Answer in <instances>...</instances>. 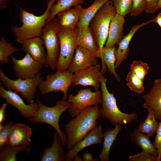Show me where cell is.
Here are the masks:
<instances>
[{"mask_svg":"<svg viewBox=\"0 0 161 161\" xmlns=\"http://www.w3.org/2000/svg\"><path fill=\"white\" fill-rule=\"evenodd\" d=\"M100 109L98 105L88 107L65 124V134L68 150L84 138L97 126V120L100 117Z\"/></svg>","mask_w":161,"mask_h":161,"instance_id":"cell-1","label":"cell"},{"mask_svg":"<svg viewBox=\"0 0 161 161\" xmlns=\"http://www.w3.org/2000/svg\"><path fill=\"white\" fill-rule=\"evenodd\" d=\"M56 0H50L47 2V7L41 15L37 16L20 7L19 20L22 25L20 27L12 26L11 31L16 37V40L22 44L26 40L36 37H41L42 31L45 26L52 5Z\"/></svg>","mask_w":161,"mask_h":161,"instance_id":"cell-2","label":"cell"},{"mask_svg":"<svg viewBox=\"0 0 161 161\" xmlns=\"http://www.w3.org/2000/svg\"><path fill=\"white\" fill-rule=\"evenodd\" d=\"M107 81V79L103 77L100 81L102 108L100 109V117L107 120L114 126L118 124L131 123L137 119V114L135 112L127 114L120 111L117 106L114 92L111 93L108 91Z\"/></svg>","mask_w":161,"mask_h":161,"instance_id":"cell-3","label":"cell"},{"mask_svg":"<svg viewBox=\"0 0 161 161\" xmlns=\"http://www.w3.org/2000/svg\"><path fill=\"white\" fill-rule=\"evenodd\" d=\"M36 102L39 106V109L29 120L34 124L45 123L52 126L60 136L62 145L66 146L67 139L65 134L60 128L59 122L61 116L70 107L71 104L66 100L62 99L57 101L54 106L48 107L42 103L38 97Z\"/></svg>","mask_w":161,"mask_h":161,"instance_id":"cell-4","label":"cell"},{"mask_svg":"<svg viewBox=\"0 0 161 161\" xmlns=\"http://www.w3.org/2000/svg\"><path fill=\"white\" fill-rule=\"evenodd\" d=\"M116 13L112 1L109 0L101 6L89 23V26L94 34L99 49L104 47L108 38L111 20Z\"/></svg>","mask_w":161,"mask_h":161,"instance_id":"cell-5","label":"cell"},{"mask_svg":"<svg viewBox=\"0 0 161 161\" xmlns=\"http://www.w3.org/2000/svg\"><path fill=\"white\" fill-rule=\"evenodd\" d=\"M57 34L60 42V52L56 68L57 70L65 71L68 70L78 46L77 27L71 29L59 27Z\"/></svg>","mask_w":161,"mask_h":161,"instance_id":"cell-6","label":"cell"},{"mask_svg":"<svg viewBox=\"0 0 161 161\" xmlns=\"http://www.w3.org/2000/svg\"><path fill=\"white\" fill-rule=\"evenodd\" d=\"M59 28L57 18L55 17L46 23L42 30L41 37L47 50L46 65L53 70L56 68L60 52V42L57 34Z\"/></svg>","mask_w":161,"mask_h":161,"instance_id":"cell-7","label":"cell"},{"mask_svg":"<svg viewBox=\"0 0 161 161\" xmlns=\"http://www.w3.org/2000/svg\"><path fill=\"white\" fill-rule=\"evenodd\" d=\"M73 72L67 70H57L55 73L47 75L46 79L42 80L38 85L40 93L45 95L53 91H61L64 93L62 99L66 100L69 88L72 85Z\"/></svg>","mask_w":161,"mask_h":161,"instance_id":"cell-8","label":"cell"},{"mask_svg":"<svg viewBox=\"0 0 161 161\" xmlns=\"http://www.w3.org/2000/svg\"><path fill=\"white\" fill-rule=\"evenodd\" d=\"M43 72L40 73L35 77L30 79L18 78L11 79L7 76L0 69V80L3 85L9 90L20 93L24 97L29 103L34 102L33 99L36 88L42 80Z\"/></svg>","mask_w":161,"mask_h":161,"instance_id":"cell-9","label":"cell"},{"mask_svg":"<svg viewBox=\"0 0 161 161\" xmlns=\"http://www.w3.org/2000/svg\"><path fill=\"white\" fill-rule=\"evenodd\" d=\"M101 92L98 90L92 92L91 88L82 89L75 95L70 94L67 101L71 104L68 109L69 114L72 117L79 114L85 108L100 103Z\"/></svg>","mask_w":161,"mask_h":161,"instance_id":"cell-10","label":"cell"},{"mask_svg":"<svg viewBox=\"0 0 161 161\" xmlns=\"http://www.w3.org/2000/svg\"><path fill=\"white\" fill-rule=\"evenodd\" d=\"M11 58L13 64V69L18 78L22 79L33 78L40 73L43 63L34 59L28 53L21 59L14 56Z\"/></svg>","mask_w":161,"mask_h":161,"instance_id":"cell-11","label":"cell"},{"mask_svg":"<svg viewBox=\"0 0 161 161\" xmlns=\"http://www.w3.org/2000/svg\"><path fill=\"white\" fill-rule=\"evenodd\" d=\"M0 96L6 103L15 108L24 117L28 119L34 115L39 109L36 102L27 104L18 93L12 90L5 89L2 82L0 83Z\"/></svg>","mask_w":161,"mask_h":161,"instance_id":"cell-12","label":"cell"},{"mask_svg":"<svg viewBox=\"0 0 161 161\" xmlns=\"http://www.w3.org/2000/svg\"><path fill=\"white\" fill-rule=\"evenodd\" d=\"M98 64L77 71L73 73L72 85L93 86L95 91L98 90L103 73Z\"/></svg>","mask_w":161,"mask_h":161,"instance_id":"cell-13","label":"cell"},{"mask_svg":"<svg viewBox=\"0 0 161 161\" xmlns=\"http://www.w3.org/2000/svg\"><path fill=\"white\" fill-rule=\"evenodd\" d=\"M103 140L102 126L99 125L93 129L86 136L78 142L65 154V160L71 161L78 153L84 148L94 144H100Z\"/></svg>","mask_w":161,"mask_h":161,"instance_id":"cell-14","label":"cell"},{"mask_svg":"<svg viewBox=\"0 0 161 161\" xmlns=\"http://www.w3.org/2000/svg\"><path fill=\"white\" fill-rule=\"evenodd\" d=\"M97 58L89 50L78 46L68 70L74 73L79 70L97 65L98 63Z\"/></svg>","mask_w":161,"mask_h":161,"instance_id":"cell-15","label":"cell"},{"mask_svg":"<svg viewBox=\"0 0 161 161\" xmlns=\"http://www.w3.org/2000/svg\"><path fill=\"white\" fill-rule=\"evenodd\" d=\"M144 108L151 109L154 112L157 119L161 120V82L156 80L149 92L143 96Z\"/></svg>","mask_w":161,"mask_h":161,"instance_id":"cell-16","label":"cell"},{"mask_svg":"<svg viewBox=\"0 0 161 161\" xmlns=\"http://www.w3.org/2000/svg\"><path fill=\"white\" fill-rule=\"evenodd\" d=\"M125 17L117 13L112 19L105 47H115L116 45L118 44L123 38L124 36L123 30Z\"/></svg>","mask_w":161,"mask_h":161,"instance_id":"cell-17","label":"cell"},{"mask_svg":"<svg viewBox=\"0 0 161 161\" xmlns=\"http://www.w3.org/2000/svg\"><path fill=\"white\" fill-rule=\"evenodd\" d=\"M21 44L22 51L29 53L35 60L46 65L47 54L43 47V40L41 37L28 39Z\"/></svg>","mask_w":161,"mask_h":161,"instance_id":"cell-18","label":"cell"},{"mask_svg":"<svg viewBox=\"0 0 161 161\" xmlns=\"http://www.w3.org/2000/svg\"><path fill=\"white\" fill-rule=\"evenodd\" d=\"M32 132L31 128L25 124L20 123L14 124L10 135L8 145H29Z\"/></svg>","mask_w":161,"mask_h":161,"instance_id":"cell-19","label":"cell"},{"mask_svg":"<svg viewBox=\"0 0 161 161\" xmlns=\"http://www.w3.org/2000/svg\"><path fill=\"white\" fill-rule=\"evenodd\" d=\"M153 22V20L133 26L128 33L124 36L118 44V47L116 49L115 68H117L120 64L128 57L129 52V44L133 37L137 31L141 27Z\"/></svg>","mask_w":161,"mask_h":161,"instance_id":"cell-20","label":"cell"},{"mask_svg":"<svg viewBox=\"0 0 161 161\" xmlns=\"http://www.w3.org/2000/svg\"><path fill=\"white\" fill-rule=\"evenodd\" d=\"M60 136L56 131L53 134V141L50 147H45L41 157V161H65V154Z\"/></svg>","mask_w":161,"mask_h":161,"instance_id":"cell-21","label":"cell"},{"mask_svg":"<svg viewBox=\"0 0 161 161\" xmlns=\"http://www.w3.org/2000/svg\"><path fill=\"white\" fill-rule=\"evenodd\" d=\"M82 9V7L78 5L58 13L57 19L59 27L76 28L79 20Z\"/></svg>","mask_w":161,"mask_h":161,"instance_id":"cell-22","label":"cell"},{"mask_svg":"<svg viewBox=\"0 0 161 161\" xmlns=\"http://www.w3.org/2000/svg\"><path fill=\"white\" fill-rule=\"evenodd\" d=\"M77 45L85 48L94 54L99 48L94 34L89 27H77Z\"/></svg>","mask_w":161,"mask_h":161,"instance_id":"cell-23","label":"cell"},{"mask_svg":"<svg viewBox=\"0 0 161 161\" xmlns=\"http://www.w3.org/2000/svg\"><path fill=\"white\" fill-rule=\"evenodd\" d=\"M115 47L111 48L103 47L102 49L98 48L94 55L97 58H100L103 64L106 65L108 72L113 74L118 81H121L120 78L115 71V65L116 57Z\"/></svg>","mask_w":161,"mask_h":161,"instance_id":"cell-24","label":"cell"},{"mask_svg":"<svg viewBox=\"0 0 161 161\" xmlns=\"http://www.w3.org/2000/svg\"><path fill=\"white\" fill-rule=\"evenodd\" d=\"M113 129H108L103 132V145L102 149L99 155L101 161H109V152L111 147L120 133L122 125L118 124Z\"/></svg>","mask_w":161,"mask_h":161,"instance_id":"cell-25","label":"cell"},{"mask_svg":"<svg viewBox=\"0 0 161 161\" xmlns=\"http://www.w3.org/2000/svg\"><path fill=\"white\" fill-rule=\"evenodd\" d=\"M150 137L147 134L140 132L137 129L134 130L130 135L131 140L137 147L141 148L142 151L157 157V150L151 143Z\"/></svg>","mask_w":161,"mask_h":161,"instance_id":"cell-26","label":"cell"},{"mask_svg":"<svg viewBox=\"0 0 161 161\" xmlns=\"http://www.w3.org/2000/svg\"><path fill=\"white\" fill-rule=\"evenodd\" d=\"M109 0H94L89 7L81 9L77 28L89 27V23L95 14L106 2Z\"/></svg>","mask_w":161,"mask_h":161,"instance_id":"cell-27","label":"cell"},{"mask_svg":"<svg viewBox=\"0 0 161 161\" xmlns=\"http://www.w3.org/2000/svg\"><path fill=\"white\" fill-rule=\"evenodd\" d=\"M148 115L145 120L140 124L138 130L150 137L156 132L159 123L156 120L157 118L154 111L151 109H147Z\"/></svg>","mask_w":161,"mask_h":161,"instance_id":"cell-28","label":"cell"},{"mask_svg":"<svg viewBox=\"0 0 161 161\" xmlns=\"http://www.w3.org/2000/svg\"><path fill=\"white\" fill-rule=\"evenodd\" d=\"M31 148V146L30 144L15 146L8 145L0 151V161H17L16 155L18 153L22 151L30 153Z\"/></svg>","mask_w":161,"mask_h":161,"instance_id":"cell-29","label":"cell"},{"mask_svg":"<svg viewBox=\"0 0 161 161\" xmlns=\"http://www.w3.org/2000/svg\"><path fill=\"white\" fill-rule=\"evenodd\" d=\"M84 0H57L56 4H54L51 8L50 13L46 23L52 20L57 14L64 11L73 6L83 4Z\"/></svg>","mask_w":161,"mask_h":161,"instance_id":"cell-30","label":"cell"},{"mask_svg":"<svg viewBox=\"0 0 161 161\" xmlns=\"http://www.w3.org/2000/svg\"><path fill=\"white\" fill-rule=\"evenodd\" d=\"M0 64L9 63V57L14 52L18 51L19 49L8 43L6 38L0 36Z\"/></svg>","mask_w":161,"mask_h":161,"instance_id":"cell-31","label":"cell"},{"mask_svg":"<svg viewBox=\"0 0 161 161\" xmlns=\"http://www.w3.org/2000/svg\"><path fill=\"white\" fill-rule=\"evenodd\" d=\"M126 80V85L131 90L138 94H141L144 91L143 80L131 71L127 75Z\"/></svg>","mask_w":161,"mask_h":161,"instance_id":"cell-32","label":"cell"},{"mask_svg":"<svg viewBox=\"0 0 161 161\" xmlns=\"http://www.w3.org/2000/svg\"><path fill=\"white\" fill-rule=\"evenodd\" d=\"M149 69L147 63L141 61H134L130 66V71L143 81Z\"/></svg>","mask_w":161,"mask_h":161,"instance_id":"cell-33","label":"cell"},{"mask_svg":"<svg viewBox=\"0 0 161 161\" xmlns=\"http://www.w3.org/2000/svg\"><path fill=\"white\" fill-rule=\"evenodd\" d=\"M117 13L122 16L130 13L133 0H111Z\"/></svg>","mask_w":161,"mask_h":161,"instance_id":"cell-34","label":"cell"},{"mask_svg":"<svg viewBox=\"0 0 161 161\" xmlns=\"http://www.w3.org/2000/svg\"><path fill=\"white\" fill-rule=\"evenodd\" d=\"M14 124L12 122L7 123L4 126L0 124V151L8 145L10 135Z\"/></svg>","mask_w":161,"mask_h":161,"instance_id":"cell-35","label":"cell"},{"mask_svg":"<svg viewBox=\"0 0 161 161\" xmlns=\"http://www.w3.org/2000/svg\"><path fill=\"white\" fill-rule=\"evenodd\" d=\"M146 0H133L130 13L132 16H137L142 14L145 11Z\"/></svg>","mask_w":161,"mask_h":161,"instance_id":"cell-36","label":"cell"},{"mask_svg":"<svg viewBox=\"0 0 161 161\" xmlns=\"http://www.w3.org/2000/svg\"><path fill=\"white\" fill-rule=\"evenodd\" d=\"M129 161H157V157L142 151L140 153L129 156Z\"/></svg>","mask_w":161,"mask_h":161,"instance_id":"cell-37","label":"cell"},{"mask_svg":"<svg viewBox=\"0 0 161 161\" xmlns=\"http://www.w3.org/2000/svg\"><path fill=\"white\" fill-rule=\"evenodd\" d=\"M160 121L156 132V137L152 143L157 150V161H160L161 159V120Z\"/></svg>","mask_w":161,"mask_h":161,"instance_id":"cell-38","label":"cell"},{"mask_svg":"<svg viewBox=\"0 0 161 161\" xmlns=\"http://www.w3.org/2000/svg\"><path fill=\"white\" fill-rule=\"evenodd\" d=\"M159 0H146L145 11L147 13H153L158 10L157 4Z\"/></svg>","mask_w":161,"mask_h":161,"instance_id":"cell-39","label":"cell"},{"mask_svg":"<svg viewBox=\"0 0 161 161\" xmlns=\"http://www.w3.org/2000/svg\"><path fill=\"white\" fill-rule=\"evenodd\" d=\"M8 104L7 103L3 104L0 109V124H2L6 119L5 113Z\"/></svg>","mask_w":161,"mask_h":161,"instance_id":"cell-40","label":"cell"},{"mask_svg":"<svg viewBox=\"0 0 161 161\" xmlns=\"http://www.w3.org/2000/svg\"><path fill=\"white\" fill-rule=\"evenodd\" d=\"M83 159L85 161H98L97 158H93L92 155L90 153L84 154L83 155Z\"/></svg>","mask_w":161,"mask_h":161,"instance_id":"cell-41","label":"cell"},{"mask_svg":"<svg viewBox=\"0 0 161 161\" xmlns=\"http://www.w3.org/2000/svg\"><path fill=\"white\" fill-rule=\"evenodd\" d=\"M152 20L153 22H155L161 28V13H159L157 16Z\"/></svg>","mask_w":161,"mask_h":161,"instance_id":"cell-42","label":"cell"},{"mask_svg":"<svg viewBox=\"0 0 161 161\" xmlns=\"http://www.w3.org/2000/svg\"><path fill=\"white\" fill-rule=\"evenodd\" d=\"M7 0H0V8L5 9L6 7Z\"/></svg>","mask_w":161,"mask_h":161,"instance_id":"cell-43","label":"cell"},{"mask_svg":"<svg viewBox=\"0 0 161 161\" xmlns=\"http://www.w3.org/2000/svg\"><path fill=\"white\" fill-rule=\"evenodd\" d=\"M75 161H82L80 157L78 154L74 158Z\"/></svg>","mask_w":161,"mask_h":161,"instance_id":"cell-44","label":"cell"},{"mask_svg":"<svg viewBox=\"0 0 161 161\" xmlns=\"http://www.w3.org/2000/svg\"><path fill=\"white\" fill-rule=\"evenodd\" d=\"M158 8L159 9H161V0H159L157 4Z\"/></svg>","mask_w":161,"mask_h":161,"instance_id":"cell-45","label":"cell"},{"mask_svg":"<svg viewBox=\"0 0 161 161\" xmlns=\"http://www.w3.org/2000/svg\"><path fill=\"white\" fill-rule=\"evenodd\" d=\"M159 80H160V82H161V78H160V79H159Z\"/></svg>","mask_w":161,"mask_h":161,"instance_id":"cell-46","label":"cell"}]
</instances>
